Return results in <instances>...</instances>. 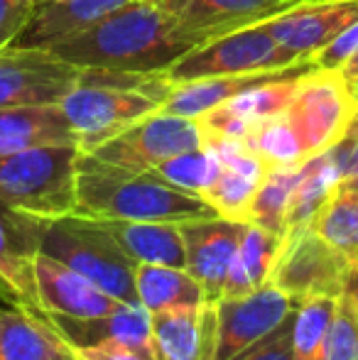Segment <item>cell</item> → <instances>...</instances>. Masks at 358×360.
Returning <instances> with one entry per match:
<instances>
[{
	"instance_id": "cell-1",
	"label": "cell",
	"mask_w": 358,
	"mask_h": 360,
	"mask_svg": "<svg viewBox=\"0 0 358 360\" xmlns=\"http://www.w3.org/2000/svg\"><path fill=\"white\" fill-rule=\"evenodd\" d=\"M194 47H199V39L181 30L160 5L133 0L49 52L79 69L158 74Z\"/></svg>"
},
{
	"instance_id": "cell-2",
	"label": "cell",
	"mask_w": 358,
	"mask_h": 360,
	"mask_svg": "<svg viewBox=\"0 0 358 360\" xmlns=\"http://www.w3.org/2000/svg\"><path fill=\"white\" fill-rule=\"evenodd\" d=\"M74 214L96 221L184 223L216 216V211L201 196L167 184L153 172H130L79 152Z\"/></svg>"
},
{
	"instance_id": "cell-3",
	"label": "cell",
	"mask_w": 358,
	"mask_h": 360,
	"mask_svg": "<svg viewBox=\"0 0 358 360\" xmlns=\"http://www.w3.org/2000/svg\"><path fill=\"white\" fill-rule=\"evenodd\" d=\"M172 81L165 72L79 69L77 86L62 98V110L82 152H91L120 135L140 118L165 105Z\"/></svg>"
},
{
	"instance_id": "cell-4",
	"label": "cell",
	"mask_w": 358,
	"mask_h": 360,
	"mask_svg": "<svg viewBox=\"0 0 358 360\" xmlns=\"http://www.w3.org/2000/svg\"><path fill=\"white\" fill-rule=\"evenodd\" d=\"M77 145H42L0 155V199L42 221L77 211Z\"/></svg>"
},
{
	"instance_id": "cell-5",
	"label": "cell",
	"mask_w": 358,
	"mask_h": 360,
	"mask_svg": "<svg viewBox=\"0 0 358 360\" xmlns=\"http://www.w3.org/2000/svg\"><path fill=\"white\" fill-rule=\"evenodd\" d=\"M39 252L82 272L115 302H138L135 262L125 255L103 221L79 214L47 221Z\"/></svg>"
},
{
	"instance_id": "cell-6",
	"label": "cell",
	"mask_w": 358,
	"mask_h": 360,
	"mask_svg": "<svg viewBox=\"0 0 358 360\" xmlns=\"http://www.w3.org/2000/svg\"><path fill=\"white\" fill-rule=\"evenodd\" d=\"M300 62H309V59H297L292 52L280 47L268 27L258 22L189 49L165 74L172 84H181V81L209 79V76L275 72Z\"/></svg>"
},
{
	"instance_id": "cell-7",
	"label": "cell",
	"mask_w": 358,
	"mask_h": 360,
	"mask_svg": "<svg viewBox=\"0 0 358 360\" xmlns=\"http://www.w3.org/2000/svg\"><path fill=\"white\" fill-rule=\"evenodd\" d=\"M358 113V96L341 72L312 69L297 81L285 115L307 157L326 152L341 140Z\"/></svg>"
},
{
	"instance_id": "cell-8",
	"label": "cell",
	"mask_w": 358,
	"mask_h": 360,
	"mask_svg": "<svg viewBox=\"0 0 358 360\" xmlns=\"http://www.w3.org/2000/svg\"><path fill=\"white\" fill-rule=\"evenodd\" d=\"M351 267L331 245H326L314 228H292L282 236L270 285L295 304L312 297H339L351 280Z\"/></svg>"
},
{
	"instance_id": "cell-9",
	"label": "cell",
	"mask_w": 358,
	"mask_h": 360,
	"mask_svg": "<svg viewBox=\"0 0 358 360\" xmlns=\"http://www.w3.org/2000/svg\"><path fill=\"white\" fill-rule=\"evenodd\" d=\"M201 145L204 135L196 120L172 115L167 110H155L120 135L91 150L89 155L130 172H150L170 157Z\"/></svg>"
},
{
	"instance_id": "cell-10",
	"label": "cell",
	"mask_w": 358,
	"mask_h": 360,
	"mask_svg": "<svg viewBox=\"0 0 358 360\" xmlns=\"http://www.w3.org/2000/svg\"><path fill=\"white\" fill-rule=\"evenodd\" d=\"M79 67L64 62L49 49H0V108L62 103L77 86Z\"/></svg>"
},
{
	"instance_id": "cell-11",
	"label": "cell",
	"mask_w": 358,
	"mask_h": 360,
	"mask_svg": "<svg viewBox=\"0 0 358 360\" xmlns=\"http://www.w3.org/2000/svg\"><path fill=\"white\" fill-rule=\"evenodd\" d=\"M47 221L13 209L0 199V294L15 309L44 316L34 282V257L39 255Z\"/></svg>"
},
{
	"instance_id": "cell-12",
	"label": "cell",
	"mask_w": 358,
	"mask_h": 360,
	"mask_svg": "<svg viewBox=\"0 0 358 360\" xmlns=\"http://www.w3.org/2000/svg\"><path fill=\"white\" fill-rule=\"evenodd\" d=\"M184 238V270L204 289L206 304L224 299V282L238 248L243 221L224 216L191 218L179 223Z\"/></svg>"
},
{
	"instance_id": "cell-13",
	"label": "cell",
	"mask_w": 358,
	"mask_h": 360,
	"mask_svg": "<svg viewBox=\"0 0 358 360\" xmlns=\"http://www.w3.org/2000/svg\"><path fill=\"white\" fill-rule=\"evenodd\" d=\"M297 304L268 282L265 287L236 299H221L216 304V356L229 360L250 343L268 336Z\"/></svg>"
},
{
	"instance_id": "cell-14",
	"label": "cell",
	"mask_w": 358,
	"mask_h": 360,
	"mask_svg": "<svg viewBox=\"0 0 358 360\" xmlns=\"http://www.w3.org/2000/svg\"><path fill=\"white\" fill-rule=\"evenodd\" d=\"M356 20L358 0H305L263 25L280 47L297 59H312Z\"/></svg>"
},
{
	"instance_id": "cell-15",
	"label": "cell",
	"mask_w": 358,
	"mask_h": 360,
	"mask_svg": "<svg viewBox=\"0 0 358 360\" xmlns=\"http://www.w3.org/2000/svg\"><path fill=\"white\" fill-rule=\"evenodd\" d=\"M300 5L297 0H160L181 30L194 34L199 44L221 34L268 22L280 13Z\"/></svg>"
},
{
	"instance_id": "cell-16",
	"label": "cell",
	"mask_w": 358,
	"mask_h": 360,
	"mask_svg": "<svg viewBox=\"0 0 358 360\" xmlns=\"http://www.w3.org/2000/svg\"><path fill=\"white\" fill-rule=\"evenodd\" d=\"M34 282L44 316L94 319L110 314L120 302L98 289L82 272L39 252L34 257Z\"/></svg>"
},
{
	"instance_id": "cell-17",
	"label": "cell",
	"mask_w": 358,
	"mask_h": 360,
	"mask_svg": "<svg viewBox=\"0 0 358 360\" xmlns=\"http://www.w3.org/2000/svg\"><path fill=\"white\" fill-rule=\"evenodd\" d=\"M47 319L59 331V336L72 348L120 343V346L135 348V351L155 358L153 314L140 302H120L106 316H94V319L47 316Z\"/></svg>"
},
{
	"instance_id": "cell-18",
	"label": "cell",
	"mask_w": 358,
	"mask_h": 360,
	"mask_svg": "<svg viewBox=\"0 0 358 360\" xmlns=\"http://www.w3.org/2000/svg\"><path fill=\"white\" fill-rule=\"evenodd\" d=\"M206 147L214 150L221 162V172L209 189H204L201 199L216 211V216L231 221H245L248 206L258 184L263 181L268 167L253 155L245 145L231 140H204Z\"/></svg>"
},
{
	"instance_id": "cell-19",
	"label": "cell",
	"mask_w": 358,
	"mask_h": 360,
	"mask_svg": "<svg viewBox=\"0 0 358 360\" xmlns=\"http://www.w3.org/2000/svg\"><path fill=\"white\" fill-rule=\"evenodd\" d=\"M216 333V304L153 314L155 360H214Z\"/></svg>"
},
{
	"instance_id": "cell-20",
	"label": "cell",
	"mask_w": 358,
	"mask_h": 360,
	"mask_svg": "<svg viewBox=\"0 0 358 360\" xmlns=\"http://www.w3.org/2000/svg\"><path fill=\"white\" fill-rule=\"evenodd\" d=\"M133 0H37L15 47L52 49Z\"/></svg>"
},
{
	"instance_id": "cell-21",
	"label": "cell",
	"mask_w": 358,
	"mask_h": 360,
	"mask_svg": "<svg viewBox=\"0 0 358 360\" xmlns=\"http://www.w3.org/2000/svg\"><path fill=\"white\" fill-rule=\"evenodd\" d=\"M312 69H317V64L309 59V62L292 64V67L275 69V72L209 76V79L181 81V84H172V91H170L167 101H165V105L160 110H167V113L181 115V118H189V120H199L206 110L236 98L238 94L253 89V86L268 84V81H277V79H290V76H305Z\"/></svg>"
},
{
	"instance_id": "cell-22",
	"label": "cell",
	"mask_w": 358,
	"mask_h": 360,
	"mask_svg": "<svg viewBox=\"0 0 358 360\" xmlns=\"http://www.w3.org/2000/svg\"><path fill=\"white\" fill-rule=\"evenodd\" d=\"M42 145H77V135L62 105L47 103L0 108V155H13Z\"/></svg>"
},
{
	"instance_id": "cell-23",
	"label": "cell",
	"mask_w": 358,
	"mask_h": 360,
	"mask_svg": "<svg viewBox=\"0 0 358 360\" xmlns=\"http://www.w3.org/2000/svg\"><path fill=\"white\" fill-rule=\"evenodd\" d=\"M0 360H77L47 316L8 309L0 311Z\"/></svg>"
},
{
	"instance_id": "cell-24",
	"label": "cell",
	"mask_w": 358,
	"mask_h": 360,
	"mask_svg": "<svg viewBox=\"0 0 358 360\" xmlns=\"http://www.w3.org/2000/svg\"><path fill=\"white\" fill-rule=\"evenodd\" d=\"M135 265L184 267V238L179 223L167 221H103Z\"/></svg>"
},
{
	"instance_id": "cell-25",
	"label": "cell",
	"mask_w": 358,
	"mask_h": 360,
	"mask_svg": "<svg viewBox=\"0 0 358 360\" xmlns=\"http://www.w3.org/2000/svg\"><path fill=\"white\" fill-rule=\"evenodd\" d=\"M277 250H280V236L243 221L238 248L224 282V299L245 297L268 285Z\"/></svg>"
},
{
	"instance_id": "cell-26",
	"label": "cell",
	"mask_w": 358,
	"mask_h": 360,
	"mask_svg": "<svg viewBox=\"0 0 358 360\" xmlns=\"http://www.w3.org/2000/svg\"><path fill=\"white\" fill-rule=\"evenodd\" d=\"M135 294L150 314L179 307H196L204 302V289L184 267L135 265Z\"/></svg>"
},
{
	"instance_id": "cell-27",
	"label": "cell",
	"mask_w": 358,
	"mask_h": 360,
	"mask_svg": "<svg viewBox=\"0 0 358 360\" xmlns=\"http://www.w3.org/2000/svg\"><path fill=\"white\" fill-rule=\"evenodd\" d=\"M309 226L351 267H358V196L336 186Z\"/></svg>"
},
{
	"instance_id": "cell-28",
	"label": "cell",
	"mask_w": 358,
	"mask_h": 360,
	"mask_svg": "<svg viewBox=\"0 0 358 360\" xmlns=\"http://www.w3.org/2000/svg\"><path fill=\"white\" fill-rule=\"evenodd\" d=\"M302 167H305V162L295 167H275V169L265 172L263 181L258 184V189H255V194H253V201H250V206H248L245 221L275 233L282 240L287 206H290L292 191H295L297 181H300V176H302Z\"/></svg>"
},
{
	"instance_id": "cell-29",
	"label": "cell",
	"mask_w": 358,
	"mask_h": 360,
	"mask_svg": "<svg viewBox=\"0 0 358 360\" xmlns=\"http://www.w3.org/2000/svg\"><path fill=\"white\" fill-rule=\"evenodd\" d=\"M243 145L263 162L268 169L275 167H295L307 162L305 147H302L297 133L292 130L290 120H287L285 110L272 118H265L250 130V135L243 140Z\"/></svg>"
},
{
	"instance_id": "cell-30",
	"label": "cell",
	"mask_w": 358,
	"mask_h": 360,
	"mask_svg": "<svg viewBox=\"0 0 358 360\" xmlns=\"http://www.w3.org/2000/svg\"><path fill=\"white\" fill-rule=\"evenodd\" d=\"M334 304V297H312L297 304L292 326V360H324Z\"/></svg>"
},
{
	"instance_id": "cell-31",
	"label": "cell",
	"mask_w": 358,
	"mask_h": 360,
	"mask_svg": "<svg viewBox=\"0 0 358 360\" xmlns=\"http://www.w3.org/2000/svg\"><path fill=\"white\" fill-rule=\"evenodd\" d=\"M155 176H160L167 184L177 186L181 191L201 196L204 189H209L211 181L219 176L221 162L214 155V150L206 145L196 147V150H186L179 155L165 160L162 165H158L155 169H150Z\"/></svg>"
},
{
	"instance_id": "cell-32",
	"label": "cell",
	"mask_w": 358,
	"mask_h": 360,
	"mask_svg": "<svg viewBox=\"0 0 358 360\" xmlns=\"http://www.w3.org/2000/svg\"><path fill=\"white\" fill-rule=\"evenodd\" d=\"M324 360H358V304L349 287L336 297Z\"/></svg>"
},
{
	"instance_id": "cell-33",
	"label": "cell",
	"mask_w": 358,
	"mask_h": 360,
	"mask_svg": "<svg viewBox=\"0 0 358 360\" xmlns=\"http://www.w3.org/2000/svg\"><path fill=\"white\" fill-rule=\"evenodd\" d=\"M292 326H295V309L268 336L250 343L248 348H243L229 360H292Z\"/></svg>"
},
{
	"instance_id": "cell-34",
	"label": "cell",
	"mask_w": 358,
	"mask_h": 360,
	"mask_svg": "<svg viewBox=\"0 0 358 360\" xmlns=\"http://www.w3.org/2000/svg\"><path fill=\"white\" fill-rule=\"evenodd\" d=\"M358 52V20L351 22L346 30H341L326 47H321L319 52L312 57V62L317 64V69H329V72H339L346 62Z\"/></svg>"
},
{
	"instance_id": "cell-35",
	"label": "cell",
	"mask_w": 358,
	"mask_h": 360,
	"mask_svg": "<svg viewBox=\"0 0 358 360\" xmlns=\"http://www.w3.org/2000/svg\"><path fill=\"white\" fill-rule=\"evenodd\" d=\"M37 0H0V49L13 47L25 30Z\"/></svg>"
},
{
	"instance_id": "cell-36",
	"label": "cell",
	"mask_w": 358,
	"mask_h": 360,
	"mask_svg": "<svg viewBox=\"0 0 358 360\" xmlns=\"http://www.w3.org/2000/svg\"><path fill=\"white\" fill-rule=\"evenodd\" d=\"M77 360H155L135 348L120 346V343H101V346L72 348Z\"/></svg>"
},
{
	"instance_id": "cell-37",
	"label": "cell",
	"mask_w": 358,
	"mask_h": 360,
	"mask_svg": "<svg viewBox=\"0 0 358 360\" xmlns=\"http://www.w3.org/2000/svg\"><path fill=\"white\" fill-rule=\"evenodd\" d=\"M339 72H341V76H344L346 81H349V84H356V81H358V52L344 64V67L339 69Z\"/></svg>"
},
{
	"instance_id": "cell-38",
	"label": "cell",
	"mask_w": 358,
	"mask_h": 360,
	"mask_svg": "<svg viewBox=\"0 0 358 360\" xmlns=\"http://www.w3.org/2000/svg\"><path fill=\"white\" fill-rule=\"evenodd\" d=\"M336 186H339V189H344V191H351V194L358 196V174L349 176V179H341Z\"/></svg>"
},
{
	"instance_id": "cell-39",
	"label": "cell",
	"mask_w": 358,
	"mask_h": 360,
	"mask_svg": "<svg viewBox=\"0 0 358 360\" xmlns=\"http://www.w3.org/2000/svg\"><path fill=\"white\" fill-rule=\"evenodd\" d=\"M346 287L351 289V294L356 297V304H358V267L351 272V280H349V285H346Z\"/></svg>"
},
{
	"instance_id": "cell-40",
	"label": "cell",
	"mask_w": 358,
	"mask_h": 360,
	"mask_svg": "<svg viewBox=\"0 0 358 360\" xmlns=\"http://www.w3.org/2000/svg\"><path fill=\"white\" fill-rule=\"evenodd\" d=\"M143 3H153V5H160V0H143Z\"/></svg>"
},
{
	"instance_id": "cell-41",
	"label": "cell",
	"mask_w": 358,
	"mask_h": 360,
	"mask_svg": "<svg viewBox=\"0 0 358 360\" xmlns=\"http://www.w3.org/2000/svg\"><path fill=\"white\" fill-rule=\"evenodd\" d=\"M297 3H305V0H297Z\"/></svg>"
},
{
	"instance_id": "cell-42",
	"label": "cell",
	"mask_w": 358,
	"mask_h": 360,
	"mask_svg": "<svg viewBox=\"0 0 358 360\" xmlns=\"http://www.w3.org/2000/svg\"><path fill=\"white\" fill-rule=\"evenodd\" d=\"M351 86H358V81H356V84H351Z\"/></svg>"
}]
</instances>
